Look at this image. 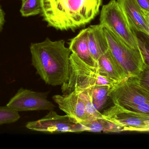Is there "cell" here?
Here are the masks:
<instances>
[{
  "mask_svg": "<svg viewBox=\"0 0 149 149\" xmlns=\"http://www.w3.org/2000/svg\"><path fill=\"white\" fill-rule=\"evenodd\" d=\"M41 15L49 27L75 30L90 22L99 14L102 0H41Z\"/></svg>",
  "mask_w": 149,
  "mask_h": 149,
  "instance_id": "6da1fadb",
  "label": "cell"
},
{
  "mask_svg": "<svg viewBox=\"0 0 149 149\" xmlns=\"http://www.w3.org/2000/svg\"><path fill=\"white\" fill-rule=\"evenodd\" d=\"M32 66L45 82L52 86H62L70 75V50L63 40L52 41L46 38L30 46Z\"/></svg>",
  "mask_w": 149,
  "mask_h": 149,
  "instance_id": "7a4b0ae2",
  "label": "cell"
},
{
  "mask_svg": "<svg viewBox=\"0 0 149 149\" xmlns=\"http://www.w3.org/2000/svg\"><path fill=\"white\" fill-rule=\"evenodd\" d=\"M70 59L69 79L61 87L64 94L75 91L92 95L95 87L105 85L113 86L118 83L101 75L98 68L86 64L74 53L71 54Z\"/></svg>",
  "mask_w": 149,
  "mask_h": 149,
  "instance_id": "3957f363",
  "label": "cell"
},
{
  "mask_svg": "<svg viewBox=\"0 0 149 149\" xmlns=\"http://www.w3.org/2000/svg\"><path fill=\"white\" fill-rule=\"evenodd\" d=\"M108 96L114 105L130 111L149 115V94L133 77H129L115 84Z\"/></svg>",
  "mask_w": 149,
  "mask_h": 149,
  "instance_id": "277c9868",
  "label": "cell"
},
{
  "mask_svg": "<svg viewBox=\"0 0 149 149\" xmlns=\"http://www.w3.org/2000/svg\"><path fill=\"white\" fill-rule=\"evenodd\" d=\"M100 24L108 29L128 46L140 50L137 37L129 25L116 0H111L102 6Z\"/></svg>",
  "mask_w": 149,
  "mask_h": 149,
  "instance_id": "5b68a950",
  "label": "cell"
},
{
  "mask_svg": "<svg viewBox=\"0 0 149 149\" xmlns=\"http://www.w3.org/2000/svg\"><path fill=\"white\" fill-rule=\"evenodd\" d=\"M104 27V26H103ZM109 49L129 77H135L143 69L145 64L140 50L131 48L104 27Z\"/></svg>",
  "mask_w": 149,
  "mask_h": 149,
  "instance_id": "8992f818",
  "label": "cell"
},
{
  "mask_svg": "<svg viewBox=\"0 0 149 149\" xmlns=\"http://www.w3.org/2000/svg\"><path fill=\"white\" fill-rule=\"evenodd\" d=\"M25 127L32 131L42 133L85 132L82 126L74 119L67 115H59L54 110L50 111L42 119L27 122Z\"/></svg>",
  "mask_w": 149,
  "mask_h": 149,
  "instance_id": "52a82bcc",
  "label": "cell"
},
{
  "mask_svg": "<svg viewBox=\"0 0 149 149\" xmlns=\"http://www.w3.org/2000/svg\"><path fill=\"white\" fill-rule=\"evenodd\" d=\"M48 94L21 87L6 106L17 112L54 110L56 106L48 100Z\"/></svg>",
  "mask_w": 149,
  "mask_h": 149,
  "instance_id": "ba28073f",
  "label": "cell"
},
{
  "mask_svg": "<svg viewBox=\"0 0 149 149\" xmlns=\"http://www.w3.org/2000/svg\"><path fill=\"white\" fill-rule=\"evenodd\" d=\"M103 118L129 131L135 128L149 124V115L130 111L116 105L110 107L102 113Z\"/></svg>",
  "mask_w": 149,
  "mask_h": 149,
  "instance_id": "9c48e42d",
  "label": "cell"
},
{
  "mask_svg": "<svg viewBox=\"0 0 149 149\" xmlns=\"http://www.w3.org/2000/svg\"><path fill=\"white\" fill-rule=\"evenodd\" d=\"M130 29L149 36V23L146 13L136 0H117Z\"/></svg>",
  "mask_w": 149,
  "mask_h": 149,
  "instance_id": "30bf717a",
  "label": "cell"
},
{
  "mask_svg": "<svg viewBox=\"0 0 149 149\" xmlns=\"http://www.w3.org/2000/svg\"><path fill=\"white\" fill-rule=\"evenodd\" d=\"M52 99L60 109L78 123L88 119L85 105L79 93L73 91L63 95L57 94L54 95Z\"/></svg>",
  "mask_w": 149,
  "mask_h": 149,
  "instance_id": "8fae6325",
  "label": "cell"
},
{
  "mask_svg": "<svg viewBox=\"0 0 149 149\" xmlns=\"http://www.w3.org/2000/svg\"><path fill=\"white\" fill-rule=\"evenodd\" d=\"M97 64V68L101 75L116 82H120L129 78L125 70L112 55L109 49L99 58Z\"/></svg>",
  "mask_w": 149,
  "mask_h": 149,
  "instance_id": "7c38bea8",
  "label": "cell"
},
{
  "mask_svg": "<svg viewBox=\"0 0 149 149\" xmlns=\"http://www.w3.org/2000/svg\"><path fill=\"white\" fill-rule=\"evenodd\" d=\"M88 28V47L94 59L97 63L99 58L109 50L105 30L100 24L91 25Z\"/></svg>",
  "mask_w": 149,
  "mask_h": 149,
  "instance_id": "4fadbf2b",
  "label": "cell"
},
{
  "mask_svg": "<svg viewBox=\"0 0 149 149\" xmlns=\"http://www.w3.org/2000/svg\"><path fill=\"white\" fill-rule=\"evenodd\" d=\"M69 47L72 53L86 64L98 68V64L94 59L88 44V28L81 30L79 33L70 40Z\"/></svg>",
  "mask_w": 149,
  "mask_h": 149,
  "instance_id": "5bb4252c",
  "label": "cell"
},
{
  "mask_svg": "<svg viewBox=\"0 0 149 149\" xmlns=\"http://www.w3.org/2000/svg\"><path fill=\"white\" fill-rule=\"evenodd\" d=\"M80 124L86 132L106 133L124 132V128L103 118H89Z\"/></svg>",
  "mask_w": 149,
  "mask_h": 149,
  "instance_id": "9a60e30c",
  "label": "cell"
},
{
  "mask_svg": "<svg viewBox=\"0 0 149 149\" xmlns=\"http://www.w3.org/2000/svg\"><path fill=\"white\" fill-rule=\"evenodd\" d=\"M113 86L105 85L95 87L92 92L91 98L94 105L97 109L100 111L106 104L108 94Z\"/></svg>",
  "mask_w": 149,
  "mask_h": 149,
  "instance_id": "2e32d148",
  "label": "cell"
},
{
  "mask_svg": "<svg viewBox=\"0 0 149 149\" xmlns=\"http://www.w3.org/2000/svg\"><path fill=\"white\" fill-rule=\"evenodd\" d=\"M22 2L20 10L22 16L28 17L41 14V0H24Z\"/></svg>",
  "mask_w": 149,
  "mask_h": 149,
  "instance_id": "e0dca14e",
  "label": "cell"
},
{
  "mask_svg": "<svg viewBox=\"0 0 149 149\" xmlns=\"http://www.w3.org/2000/svg\"><path fill=\"white\" fill-rule=\"evenodd\" d=\"M18 112L8 106L0 107V125L10 124L17 121L20 118Z\"/></svg>",
  "mask_w": 149,
  "mask_h": 149,
  "instance_id": "ac0fdd59",
  "label": "cell"
},
{
  "mask_svg": "<svg viewBox=\"0 0 149 149\" xmlns=\"http://www.w3.org/2000/svg\"><path fill=\"white\" fill-rule=\"evenodd\" d=\"M81 100L84 102L85 110L89 118H103L102 113L95 107L93 103L91 96L86 93H79Z\"/></svg>",
  "mask_w": 149,
  "mask_h": 149,
  "instance_id": "d6986e66",
  "label": "cell"
},
{
  "mask_svg": "<svg viewBox=\"0 0 149 149\" xmlns=\"http://www.w3.org/2000/svg\"><path fill=\"white\" fill-rule=\"evenodd\" d=\"M134 32L145 64L149 66V36L141 32Z\"/></svg>",
  "mask_w": 149,
  "mask_h": 149,
  "instance_id": "ffe728a7",
  "label": "cell"
},
{
  "mask_svg": "<svg viewBox=\"0 0 149 149\" xmlns=\"http://www.w3.org/2000/svg\"><path fill=\"white\" fill-rule=\"evenodd\" d=\"M132 77L149 94V66L145 64L143 69L138 75Z\"/></svg>",
  "mask_w": 149,
  "mask_h": 149,
  "instance_id": "44dd1931",
  "label": "cell"
},
{
  "mask_svg": "<svg viewBox=\"0 0 149 149\" xmlns=\"http://www.w3.org/2000/svg\"><path fill=\"white\" fill-rule=\"evenodd\" d=\"M140 7L146 13H149V0H136Z\"/></svg>",
  "mask_w": 149,
  "mask_h": 149,
  "instance_id": "7402d4cb",
  "label": "cell"
},
{
  "mask_svg": "<svg viewBox=\"0 0 149 149\" xmlns=\"http://www.w3.org/2000/svg\"><path fill=\"white\" fill-rule=\"evenodd\" d=\"M5 14L1 7L0 6V32L3 29V26L5 22Z\"/></svg>",
  "mask_w": 149,
  "mask_h": 149,
  "instance_id": "603a6c76",
  "label": "cell"
},
{
  "mask_svg": "<svg viewBox=\"0 0 149 149\" xmlns=\"http://www.w3.org/2000/svg\"><path fill=\"white\" fill-rule=\"evenodd\" d=\"M146 13V12H145ZM146 15H147V17H148V21L149 23V13H146Z\"/></svg>",
  "mask_w": 149,
  "mask_h": 149,
  "instance_id": "cb8c5ba5",
  "label": "cell"
},
{
  "mask_svg": "<svg viewBox=\"0 0 149 149\" xmlns=\"http://www.w3.org/2000/svg\"><path fill=\"white\" fill-rule=\"evenodd\" d=\"M19 1H24V0H19Z\"/></svg>",
  "mask_w": 149,
  "mask_h": 149,
  "instance_id": "d4e9b609",
  "label": "cell"
}]
</instances>
